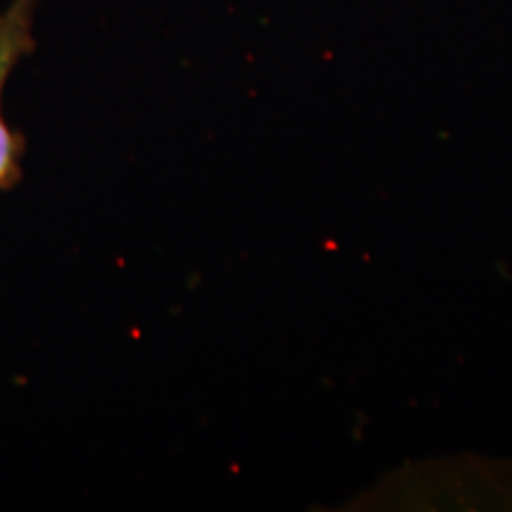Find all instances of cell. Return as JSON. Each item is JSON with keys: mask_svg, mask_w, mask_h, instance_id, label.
Segmentation results:
<instances>
[{"mask_svg": "<svg viewBox=\"0 0 512 512\" xmlns=\"http://www.w3.org/2000/svg\"><path fill=\"white\" fill-rule=\"evenodd\" d=\"M38 0H10L0 12V192L15 188L22 181L24 138L10 128L3 114V93L15 67L34 53V19Z\"/></svg>", "mask_w": 512, "mask_h": 512, "instance_id": "cell-1", "label": "cell"}]
</instances>
